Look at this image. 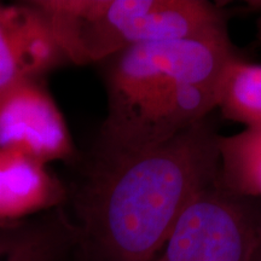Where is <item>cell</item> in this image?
<instances>
[{
	"mask_svg": "<svg viewBox=\"0 0 261 261\" xmlns=\"http://www.w3.org/2000/svg\"><path fill=\"white\" fill-rule=\"evenodd\" d=\"M67 63L99 64L146 42L227 35L226 15L204 0H34Z\"/></svg>",
	"mask_w": 261,
	"mask_h": 261,
	"instance_id": "3",
	"label": "cell"
},
{
	"mask_svg": "<svg viewBox=\"0 0 261 261\" xmlns=\"http://www.w3.org/2000/svg\"><path fill=\"white\" fill-rule=\"evenodd\" d=\"M67 185L46 163L0 148V224H15L63 207Z\"/></svg>",
	"mask_w": 261,
	"mask_h": 261,
	"instance_id": "7",
	"label": "cell"
},
{
	"mask_svg": "<svg viewBox=\"0 0 261 261\" xmlns=\"http://www.w3.org/2000/svg\"><path fill=\"white\" fill-rule=\"evenodd\" d=\"M67 63L32 2H0V91Z\"/></svg>",
	"mask_w": 261,
	"mask_h": 261,
	"instance_id": "6",
	"label": "cell"
},
{
	"mask_svg": "<svg viewBox=\"0 0 261 261\" xmlns=\"http://www.w3.org/2000/svg\"><path fill=\"white\" fill-rule=\"evenodd\" d=\"M219 178L228 190L261 198V127L220 137Z\"/></svg>",
	"mask_w": 261,
	"mask_h": 261,
	"instance_id": "10",
	"label": "cell"
},
{
	"mask_svg": "<svg viewBox=\"0 0 261 261\" xmlns=\"http://www.w3.org/2000/svg\"><path fill=\"white\" fill-rule=\"evenodd\" d=\"M261 198L228 189L218 177L187 205L155 261H256Z\"/></svg>",
	"mask_w": 261,
	"mask_h": 261,
	"instance_id": "4",
	"label": "cell"
},
{
	"mask_svg": "<svg viewBox=\"0 0 261 261\" xmlns=\"http://www.w3.org/2000/svg\"><path fill=\"white\" fill-rule=\"evenodd\" d=\"M213 114L136 151L94 142L73 163L65 210L80 261H155L182 211L219 173Z\"/></svg>",
	"mask_w": 261,
	"mask_h": 261,
	"instance_id": "1",
	"label": "cell"
},
{
	"mask_svg": "<svg viewBox=\"0 0 261 261\" xmlns=\"http://www.w3.org/2000/svg\"><path fill=\"white\" fill-rule=\"evenodd\" d=\"M217 110L246 128L261 127V64L238 55L230 61L220 80Z\"/></svg>",
	"mask_w": 261,
	"mask_h": 261,
	"instance_id": "9",
	"label": "cell"
},
{
	"mask_svg": "<svg viewBox=\"0 0 261 261\" xmlns=\"http://www.w3.org/2000/svg\"><path fill=\"white\" fill-rule=\"evenodd\" d=\"M256 261H261V253H260V255L257 256V259H256Z\"/></svg>",
	"mask_w": 261,
	"mask_h": 261,
	"instance_id": "11",
	"label": "cell"
},
{
	"mask_svg": "<svg viewBox=\"0 0 261 261\" xmlns=\"http://www.w3.org/2000/svg\"><path fill=\"white\" fill-rule=\"evenodd\" d=\"M77 236L65 207L0 224V261H76Z\"/></svg>",
	"mask_w": 261,
	"mask_h": 261,
	"instance_id": "8",
	"label": "cell"
},
{
	"mask_svg": "<svg viewBox=\"0 0 261 261\" xmlns=\"http://www.w3.org/2000/svg\"><path fill=\"white\" fill-rule=\"evenodd\" d=\"M0 148L50 165L73 163L75 148L63 114L44 79H28L0 91Z\"/></svg>",
	"mask_w": 261,
	"mask_h": 261,
	"instance_id": "5",
	"label": "cell"
},
{
	"mask_svg": "<svg viewBox=\"0 0 261 261\" xmlns=\"http://www.w3.org/2000/svg\"><path fill=\"white\" fill-rule=\"evenodd\" d=\"M236 51L227 35L146 42L100 62L107 116L94 142L130 151L185 86L220 79Z\"/></svg>",
	"mask_w": 261,
	"mask_h": 261,
	"instance_id": "2",
	"label": "cell"
},
{
	"mask_svg": "<svg viewBox=\"0 0 261 261\" xmlns=\"http://www.w3.org/2000/svg\"><path fill=\"white\" fill-rule=\"evenodd\" d=\"M76 261H80V260H79V256H77V260H76Z\"/></svg>",
	"mask_w": 261,
	"mask_h": 261,
	"instance_id": "12",
	"label": "cell"
},
{
	"mask_svg": "<svg viewBox=\"0 0 261 261\" xmlns=\"http://www.w3.org/2000/svg\"><path fill=\"white\" fill-rule=\"evenodd\" d=\"M261 6V5H260ZM260 27H261V24H260ZM260 34H261V32H260Z\"/></svg>",
	"mask_w": 261,
	"mask_h": 261,
	"instance_id": "13",
	"label": "cell"
}]
</instances>
